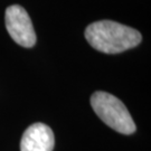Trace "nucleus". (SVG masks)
Masks as SVG:
<instances>
[{"label":"nucleus","instance_id":"nucleus-4","mask_svg":"<svg viewBox=\"0 0 151 151\" xmlns=\"http://www.w3.org/2000/svg\"><path fill=\"white\" fill-rule=\"evenodd\" d=\"M54 133L48 125L34 123L24 132L20 141V151H53Z\"/></svg>","mask_w":151,"mask_h":151},{"label":"nucleus","instance_id":"nucleus-3","mask_svg":"<svg viewBox=\"0 0 151 151\" xmlns=\"http://www.w3.org/2000/svg\"><path fill=\"white\" fill-rule=\"evenodd\" d=\"M6 27L10 37L22 47H32L36 44V34L30 17L22 6L14 5L6 10Z\"/></svg>","mask_w":151,"mask_h":151},{"label":"nucleus","instance_id":"nucleus-1","mask_svg":"<svg viewBox=\"0 0 151 151\" xmlns=\"http://www.w3.org/2000/svg\"><path fill=\"white\" fill-rule=\"evenodd\" d=\"M85 38L94 49L105 54H118L138 46L141 34L133 28L112 20H101L88 25Z\"/></svg>","mask_w":151,"mask_h":151},{"label":"nucleus","instance_id":"nucleus-2","mask_svg":"<svg viewBox=\"0 0 151 151\" xmlns=\"http://www.w3.org/2000/svg\"><path fill=\"white\" fill-rule=\"evenodd\" d=\"M91 105L97 116L108 127L122 134H132L135 131L134 121L128 109L118 97L97 91L91 96Z\"/></svg>","mask_w":151,"mask_h":151}]
</instances>
